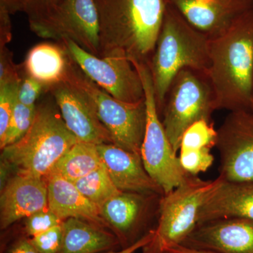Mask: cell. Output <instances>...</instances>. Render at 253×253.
I'll return each mask as SVG.
<instances>
[{
  "mask_svg": "<svg viewBox=\"0 0 253 253\" xmlns=\"http://www.w3.org/2000/svg\"><path fill=\"white\" fill-rule=\"evenodd\" d=\"M73 184L99 208L121 191L115 185L104 164Z\"/></svg>",
  "mask_w": 253,
  "mask_h": 253,
  "instance_id": "603a6c76",
  "label": "cell"
},
{
  "mask_svg": "<svg viewBox=\"0 0 253 253\" xmlns=\"http://www.w3.org/2000/svg\"><path fill=\"white\" fill-rule=\"evenodd\" d=\"M103 164L97 145L79 141L60 158L49 174H57L74 183Z\"/></svg>",
  "mask_w": 253,
  "mask_h": 253,
  "instance_id": "7402d4cb",
  "label": "cell"
},
{
  "mask_svg": "<svg viewBox=\"0 0 253 253\" xmlns=\"http://www.w3.org/2000/svg\"><path fill=\"white\" fill-rule=\"evenodd\" d=\"M54 97L65 124L78 140L96 145L113 144L109 131L98 118L89 96L83 89L68 81L51 86Z\"/></svg>",
  "mask_w": 253,
  "mask_h": 253,
  "instance_id": "7c38bea8",
  "label": "cell"
},
{
  "mask_svg": "<svg viewBox=\"0 0 253 253\" xmlns=\"http://www.w3.org/2000/svg\"><path fill=\"white\" fill-rule=\"evenodd\" d=\"M18 68L14 62L13 54L6 46L0 47V85L21 82Z\"/></svg>",
  "mask_w": 253,
  "mask_h": 253,
  "instance_id": "4dcf8cb0",
  "label": "cell"
},
{
  "mask_svg": "<svg viewBox=\"0 0 253 253\" xmlns=\"http://www.w3.org/2000/svg\"><path fill=\"white\" fill-rule=\"evenodd\" d=\"M73 61L61 43H41L30 50L24 72L47 87L66 81Z\"/></svg>",
  "mask_w": 253,
  "mask_h": 253,
  "instance_id": "ffe728a7",
  "label": "cell"
},
{
  "mask_svg": "<svg viewBox=\"0 0 253 253\" xmlns=\"http://www.w3.org/2000/svg\"><path fill=\"white\" fill-rule=\"evenodd\" d=\"M48 207L45 179L16 174L6 181L0 197L1 229Z\"/></svg>",
  "mask_w": 253,
  "mask_h": 253,
  "instance_id": "9a60e30c",
  "label": "cell"
},
{
  "mask_svg": "<svg viewBox=\"0 0 253 253\" xmlns=\"http://www.w3.org/2000/svg\"><path fill=\"white\" fill-rule=\"evenodd\" d=\"M162 196L121 191L100 208L101 217L117 236L123 249L141 239V229L150 216L153 204Z\"/></svg>",
  "mask_w": 253,
  "mask_h": 253,
  "instance_id": "4fadbf2b",
  "label": "cell"
},
{
  "mask_svg": "<svg viewBox=\"0 0 253 253\" xmlns=\"http://www.w3.org/2000/svg\"><path fill=\"white\" fill-rule=\"evenodd\" d=\"M207 74L217 109L251 112L253 78V6L230 26L209 38Z\"/></svg>",
  "mask_w": 253,
  "mask_h": 253,
  "instance_id": "7a4b0ae2",
  "label": "cell"
},
{
  "mask_svg": "<svg viewBox=\"0 0 253 253\" xmlns=\"http://www.w3.org/2000/svg\"><path fill=\"white\" fill-rule=\"evenodd\" d=\"M154 230L153 229V230L149 231V232L146 233L140 239L138 240L136 243L129 246V247L122 249L118 251H112L102 253H134L138 250L142 249L144 246H146L149 242H151V240L154 238Z\"/></svg>",
  "mask_w": 253,
  "mask_h": 253,
  "instance_id": "836d02e7",
  "label": "cell"
},
{
  "mask_svg": "<svg viewBox=\"0 0 253 253\" xmlns=\"http://www.w3.org/2000/svg\"><path fill=\"white\" fill-rule=\"evenodd\" d=\"M217 130L212 122L196 121L186 129L181 138L179 151L211 149L217 144Z\"/></svg>",
  "mask_w": 253,
  "mask_h": 253,
  "instance_id": "cb8c5ba5",
  "label": "cell"
},
{
  "mask_svg": "<svg viewBox=\"0 0 253 253\" xmlns=\"http://www.w3.org/2000/svg\"><path fill=\"white\" fill-rule=\"evenodd\" d=\"M219 176L224 181H253V114L233 111L217 129Z\"/></svg>",
  "mask_w": 253,
  "mask_h": 253,
  "instance_id": "8fae6325",
  "label": "cell"
},
{
  "mask_svg": "<svg viewBox=\"0 0 253 253\" xmlns=\"http://www.w3.org/2000/svg\"><path fill=\"white\" fill-rule=\"evenodd\" d=\"M181 245L217 253H253V220L228 218L203 223Z\"/></svg>",
  "mask_w": 253,
  "mask_h": 253,
  "instance_id": "5bb4252c",
  "label": "cell"
},
{
  "mask_svg": "<svg viewBox=\"0 0 253 253\" xmlns=\"http://www.w3.org/2000/svg\"><path fill=\"white\" fill-rule=\"evenodd\" d=\"M10 15L6 10L0 8V47L6 46L11 39Z\"/></svg>",
  "mask_w": 253,
  "mask_h": 253,
  "instance_id": "d6a6232c",
  "label": "cell"
},
{
  "mask_svg": "<svg viewBox=\"0 0 253 253\" xmlns=\"http://www.w3.org/2000/svg\"><path fill=\"white\" fill-rule=\"evenodd\" d=\"M6 253H41L31 244L30 239L21 238L17 240Z\"/></svg>",
  "mask_w": 253,
  "mask_h": 253,
  "instance_id": "e575fe53",
  "label": "cell"
},
{
  "mask_svg": "<svg viewBox=\"0 0 253 253\" xmlns=\"http://www.w3.org/2000/svg\"><path fill=\"white\" fill-rule=\"evenodd\" d=\"M19 83H6L0 85V144L4 140L9 128L15 104L17 101Z\"/></svg>",
  "mask_w": 253,
  "mask_h": 253,
  "instance_id": "484cf974",
  "label": "cell"
},
{
  "mask_svg": "<svg viewBox=\"0 0 253 253\" xmlns=\"http://www.w3.org/2000/svg\"><path fill=\"white\" fill-rule=\"evenodd\" d=\"M223 180L219 175L213 180L190 175L181 185L163 195L154 238L141 249L142 253H164L168 248L182 244L197 226L205 201Z\"/></svg>",
  "mask_w": 253,
  "mask_h": 253,
  "instance_id": "5b68a950",
  "label": "cell"
},
{
  "mask_svg": "<svg viewBox=\"0 0 253 253\" xmlns=\"http://www.w3.org/2000/svg\"><path fill=\"white\" fill-rule=\"evenodd\" d=\"M78 141L57 108L46 101L37 106L28 132L1 150V166L14 169L18 174L46 179L60 158Z\"/></svg>",
  "mask_w": 253,
  "mask_h": 253,
  "instance_id": "277c9868",
  "label": "cell"
},
{
  "mask_svg": "<svg viewBox=\"0 0 253 253\" xmlns=\"http://www.w3.org/2000/svg\"><path fill=\"white\" fill-rule=\"evenodd\" d=\"M45 179L48 208L61 220L77 218L109 229L101 217L100 208L82 194L73 182L54 174Z\"/></svg>",
  "mask_w": 253,
  "mask_h": 253,
  "instance_id": "d6986e66",
  "label": "cell"
},
{
  "mask_svg": "<svg viewBox=\"0 0 253 253\" xmlns=\"http://www.w3.org/2000/svg\"><path fill=\"white\" fill-rule=\"evenodd\" d=\"M99 16V57L122 56L149 64L167 0H95Z\"/></svg>",
  "mask_w": 253,
  "mask_h": 253,
  "instance_id": "6da1fadb",
  "label": "cell"
},
{
  "mask_svg": "<svg viewBox=\"0 0 253 253\" xmlns=\"http://www.w3.org/2000/svg\"><path fill=\"white\" fill-rule=\"evenodd\" d=\"M48 89L45 85L24 72L18 85L17 100L26 106H36L37 100Z\"/></svg>",
  "mask_w": 253,
  "mask_h": 253,
  "instance_id": "f546056e",
  "label": "cell"
},
{
  "mask_svg": "<svg viewBox=\"0 0 253 253\" xmlns=\"http://www.w3.org/2000/svg\"><path fill=\"white\" fill-rule=\"evenodd\" d=\"M29 25L41 38L58 42L70 40L99 56V16L95 0H62L46 17Z\"/></svg>",
  "mask_w": 253,
  "mask_h": 253,
  "instance_id": "9c48e42d",
  "label": "cell"
},
{
  "mask_svg": "<svg viewBox=\"0 0 253 253\" xmlns=\"http://www.w3.org/2000/svg\"><path fill=\"white\" fill-rule=\"evenodd\" d=\"M140 75L146 106V126L141 157L145 169L164 194L184 182L191 174L181 167L160 118L149 65L131 61Z\"/></svg>",
  "mask_w": 253,
  "mask_h": 253,
  "instance_id": "52a82bcc",
  "label": "cell"
},
{
  "mask_svg": "<svg viewBox=\"0 0 253 253\" xmlns=\"http://www.w3.org/2000/svg\"><path fill=\"white\" fill-rule=\"evenodd\" d=\"M211 150L180 151L179 158L181 167L191 175L197 176L199 173L206 172L214 162Z\"/></svg>",
  "mask_w": 253,
  "mask_h": 253,
  "instance_id": "4316f807",
  "label": "cell"
},
{
  "mask_svg": "<svg viewBox=\"0 0 253 253\" xmlns=\"http://www.w3.org/2000/svg\"><path fill=\"white\" fill-rule=\"evenodd\" d=\"M164 253H217L212 252V251H203V250H198L191 249V248L186 247L183 245H174L168 248Z\"/></svg>",
  "mask_w": 253,
  "mask_h": 253,
  "instance_id": "8d00e7d4",
  "label": "cell"
},
{
  "mask_svg": "<svg viewBox=\"0 0 253 253\" xmlns=\"http://www.w3.org/2000/svg\"><path fill=\"white\" fill-rule=\"evenodd\" d=\"M26 219L25 231L31 237L39 235L63 223V221L48 207Z\"/></svg>",
  "mask_w": 253,
  "mask_h": 253,
  "instance_id": "83f0119b",
  "label": "cell"
},
{
  "mask_svg": "<svg viewBox=\"0 0 253 253\" xmlns=\"http://www.w3.org/2000/svg\"><path fill=\"white\" fill-rule=\"evenodd\" d=\"M36 111L37 106H26L17 100L4 140L0 144L1 150L14 144L28 132L36 118Z\"/></svg>",
  "mask_w": 253,
  "mask_h": 253,
  "instance_id": "d4e9b609",
  "label": "cell"
},
{
  "mask_svg": "<svg viewBox=\"0 0 253 253\" xmlns=\"http://www.w3.org/2000/svg\"><path fill=\"white\" fill-rule=\"evenodd\" d=\"M228 218L253 220V181H221L201 207L198 225Z\"/></svg>",
  "mask_w": 253,
  "mask_h": 253,
  "instance_id": "ac0fdd59",
  "label": "cell"
},
{
  "mask_svg": "<svg viewBox=\"0 0 253 253\" xmlns=\"http://www.w3.org/2000/svg\"><path fill=\"white\" fill-rule=\"evenodd\" d=\"M28 0H0V8L6 10L10 14L25 12Z\"/></svg>",
  "mask_w": 253,
  "mask_h": 253,
  "instance_id": "d590c367",
  "label": "cell"
},
{
  "mask_svg": "<svg viewBox=\"0 0 253 253\" xmlns=\"http://www.w3.org/2000/svg\"><path fill=\"white\" fill-rule=\"evenodd\" d=\"M63 227L60 253H102L121 246L114 233L87 221L69 218L63 221Z\"/></svg>",
  "mask_w": 253,
  "mask_h": 253,
  "instance_id": "44dd1931",
  "label": "cell"
},
{
  "mask_svg": "<svg viewBox=\"0 0 253 253\" xmlns=\"http://www.w3.org/2000/svg\"><path fill=\"white\" fill-rule=\"evenodd\" d=\"M62 0H28L25 13L30 23L40 21L52 11Z\"/></svg>",
  "mask_w": 253,
  "mask_h": 253,
  "instance_id": "1f68e13d",
  "label": "cell"
},
{
  "mask_svg": "<svg viewBox=\"0 0 253 253\" xmlns=\"http://www.w3.org/2000/svg\"><path fill=\"white\" fill-rule=\"evenodd\" d=\"M97 147L105 167L120 191L164 195L145 169L141 155L113 144H98Z\"/></svg>",
  "mask_w": 253,
  "mask_h": 253,
  "instance_id": "e0dca14e",
  "label": "cell"
},
{
  "mask_svg": "<svg viewBox=\"0 0 253 253\" xmlns=\"http://www.w3.org/2000/svg\"><path fill=\"white\" fill-rule=\"evenodd\" d=\"M216 110L217 100L207 73L181 69L171 83L161 113L165 130L176 154L186 129L201 120L212 122Z\"/></svg>",
  "mask_w": 253,
  "mask_h": 253,
  "instance_id": "8992f818",
  "label": "cell"
},
{
  "mask_svg": "<svg viewBox=\"0 0 253 253\" xmlns=\"http://www.w3.org/2000/svg\"><path fill=\"white\" fill-rule=\"evenodd\" d=\"M59 43L78 67L95 84L120 101L134 104L144 99L140 75L131 61L122 56L99 57L70 40Z\"/></svg>",
  "mask_w": 253,
  "mask_h": 253,
  "instance_id": "30bf717a",
  "label": "cell"
},
{
  "mask_svg": "<svg viewBox=\"0 0 253 253\" xmlns=\"http://www.w3.org/2000/svg\"><path fill=\"white\" fill-rule=\"evenodd\" d=\"M30 241L41 253H61L63 241V223L39 235L31 237Z\"/></svg>",
  "mask_w": 253,
  "mask_h": 253,
  "instance_id": "f1b7e54d",
  "label": "cell"
},
{
  "mask_svg": "<svg viewBox=\"0 0 253 253\" xmlns=\"http://www.w3.org/2000/svg\"><path fill=\"white\" fill-rule=\"evenodd\" d=\"M65 81L76 84L89 96L113 144L141 155L146 126L145 97L134 104L116 99L91 81L74 61Z\"/></svg>",
  "mask_w": 253,
  "mask_h": 253,
  "instance_id": "ba28073f",
  "label": "cell"
},
{
  "mask_svg": "<svg viewBox=\"0 0 253 253\" xmlns=\"http://www.w3.org/2000/svg\"><path fill=\"white\" fill-rule=\"evenodd\" d=\"M211 65L209 38L168 2L154 54L149 63L160 116L176 74L189 68L207 73Z\"/></svg>",
  "mask_w": 253,
  "mask_h": 253,
  "instance_id": "3957f363",
  "label": "cell"
},
{
  "mask_svg": "<svg viewBox=\"0 0 253 253\" xmlns=\"http://www.w3.org/2000/svg\"><path fill=\"white\" fill-rule=\"evenodd\" d=\"M251 113H252L253 114V85H252V94H251Z\"/></svg>",
  "mask_w": 253,
  "mask_h": 253,
  "instance_id": "74e56055",
  "label": "cell"
},
{
  "mask_svg": "<svg viewBox=\"0 0 253 253\" xmlns=\"http://www.w3.org/2000/svg\"><path fill=\"white\" fill-rule=\"evenodd\" d=\"M186 21L209 38L221 34L253 6V0H167Z\"/></svg>",
  "mask_w": 253,
  "mask_h": 253,
  "instance_id": "2e32d148",
  "label": "cell"
}]
</instances>
